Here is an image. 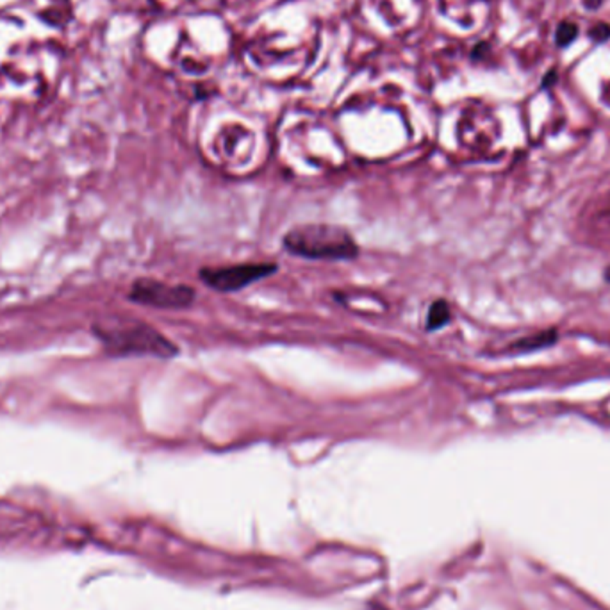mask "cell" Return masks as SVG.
<instances>
[{"mask_svg": "<svg viewBox=\"0 0 610 610\" xmlns=\"http://www.w3.org/2000/svg\"><path fill=\"white\" fill-rule=\"evenodd\" d=\"M589 36L595 43H605V41L610 38V25L605 24V22L595 24L593 27H590Z\"/></svg>", "mask_w": 610, "mask_h": 610, "instance_id": "cell-8", "label": "cell"}, {"mask_svg": "<svg viewBox=\"0 0 610 610\" xmlns=\"http://www.w3.org/2000/svg\"><path fill=\"white\" fill-rule=\"evenodd\" d=\"M289 254L311 261H350L359 245L347 228L332 224H305L287 231L282 240Z\"/></svg>", "mask_w": 610, "mask_h": 610, "instance_id": "cell-1", "label": "cell"}, {"mask_svg": "<svg viewBox=\"0 0 610 610\" xmlns=\"http://www.w3.org/2000/svg\"><path fill=\"white\" fill-rule=\"evenodd\" d=\"M277 270H279L277 264L271 263H245L234 264V266L202 268L200 280L218 293H235L241 291L243 287L266 279Z\"/></svg>", "mask_w": 610, "mask_h": 610, "instance_id": "cell-3", "label": "cell"}, {"mask_svg": "<svg viewBox=\"0 0 610 610\" xmlns=\"http://www.w3.org/2000/svg\"><path fill=\"white\" fill-rule=\"evenodd\" d=\"M196 298V293L193 287L184 286V284L159 282L154 279H140L132 284L131 300L138 303H143L148 307L156 309H188L191 307Z\"/></svg>", "mask_w": 610, "mask_h": 610, "instance_id": "cell-4", "label": "cell"}, {"mask_svg": "<svg viewBox=\"0 0 610 610\" xmlns=\"http://www.w3.org/2000/svg\"><path fill=\"white\" fill-rule=\"evenodd\" d=\"M450 305L444 300H435L430 303L427 312V331H437L443 328L450 321Z\"/></svg>", "mask_w": 610, "mask_h": 610, "instance_id": "cell-5", "label": "cell"}, {"mask_svg": "<svg viewBox=\"0 0 610 610\" xmlns=\"http://www.w3.org/2000/svg\"><path fill=\"white\" fill-rule=\"evenodd\" d=\"M576 38H579V27H576V24L567 20L558 24L557 32H555V43H557L558 47L560 48L569 47Z\"/></svg>", "mask_w": 610, "mask_h": 610, "instance_id": "cell-7", "label": "cell"}, {"mask_svg": "<svg viewBox=\"0 0 610 610\" xmlns=\"http://www.w3.org/2000/svg\"><path fill=\"white\" fill-rule=\"evenodd\" d=\"M555 82H557V72L551 70V72H548L546 75H544V79H542V88H550V86H553Z\"/></svg>", "mask_w": 610, "mask_h": 610, "instance_id": "cell-9", "label": "cell"}, {"mask_svg": "<svg viewBox=\"0 0 610 610\" xmlns=\"http://www.w3.org/2000/svg\"><path fill=\"white\" fill-rule=\"evenodd\" d=\"M553 341H557V332H541V335H534V337H527V339H521V341H518V343L512 344V350H534V348H541V347H548V344H551Z\"/></svg>", "mask_w": 610, "mask_h": 610, "instance_id": "cell-6", "label": "cell"}, {"mask_svg": "<svg viewBox=\"0 0 610 610\" xmlns=\"http://www.w3.org/2000/svg\"><path fill=\"white\" fill-rule=\"evenodd\" d=\"M603 0H583V4H586V8L589 9H598L600 6H602Z\"/></svg>", "mask_w": 610, "mask_h": 610, "instance_id": "cell-10", "label": "cell"}, {"mask_svg": "<svg viewBox=\"0 0 610 610\" xmlns=\"http://www.w3.org/2000/svg\"><path fill=\"white\" fill-rule=\"evenodd\" d=\"M106 347L118 355H152L170 359L177 355V347L159 331L145 324H129L118 328L100 331Z\"/></svg>", "mask_w": 610, "mask_h": 610, "instance_id": "cell-2", "label": "cell"}]
</instances>
